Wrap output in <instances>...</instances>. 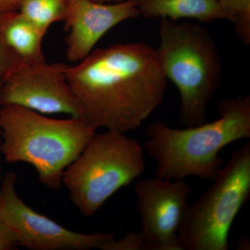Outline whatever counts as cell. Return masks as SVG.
<instances>
[{
	"mask_svg": "<svg viewBox=\"0 0 250 250\" xmlns=\"http://www.w3.org/2000/svg\"><path fill=\"white\" fill-rule=\"evenodd\" d=\"M80 119L95 130L137 129L164 100L166 78L156 49L144 42L92 51L67 68Z\"/></svg>",
	"mask_w": 250,
	"mask_h": 250,
	"instance_id": "1",
	"label": "cell"
},
{
	"mask_svg": "<svg viewBox=\"0 0 250 250\" xmlns=\"http://www.w3.org/2000/svg\"><path fill=\"white\" fill-rule=\"evenodd\" d=\"M220 118L210 123L174 129L156 122L146 129L145 147L156 162L155 176L166 180L188 177L214 181L223 168L221 149L250 139V96L235 97L218 104Z\"/></svg>",
	"mask_w": 250,
	"mask_h": 250,
	"instance_id": "2",
	"label": "cell"
},
{
	"mask_svg": "<svg viewBox=\"0 0 250 250\" xmlns=\"http://www.w3.org/2000/svg\"><path fill=\"white\" fill-rule=\"evenodd\" d=\"M0 127L5 160L30 164L39 182L53 190L62 187L64 170L96 134L82 120L53 119L14 105L0 108Z\"/></svg>",
	"mask_w": 250,
	"mask_h": 250,
	"instance_id": "3",
	"label": "cell"
},
{
	"mask_svg": "<svg viewBox=\"0 0 250 250\" xmlns=\"http://www.w3.org/2000/svg\"><path fill=\"white\" fill-rule=\"evenodd\" d=\"M159 31L156 52L166 78L178 89L179 122L187 127L205 124L208 104L221 85L216 44L200 24L161 18Z\"/></svg>",
	"mask_w": 250,
	"mask_h": 250,
	"instance_id": "4",
	"label": "cell"
},
{
	"mask_svg": "<svg viewBox=\"0 0 250 250\" xmlns=\"http://www.w3.org/2000/svg\"><path fill=\"white\" fill-rule=\"evenodd\" d=\"M145 170L144 153L139 142L125 133L107 130L94 135L64 170L62 184L80 213L92 217Z\"/></svg>",
	"mask_w": 250,
	"mask_h": 250,
	"instance_id": "5",
	"label": "cell"
},
{
	"mask_svg": "<svg viewBox=\"0 0 250 250\" xmlns=\"http://www.w3.org/2000/svg\"><path fill=\"white\" fill-rule=\"evenodd\" d=\"M214 184L188 205L178 235L182 250H228L235 218L250 197V143L238 148Z\"/></svg>",
	"mask_w": 250,
	"mask_h": 250,
	"instance_id": "6",
	"label": "cell"
},
{
	"mask_svg": "<svg viewBox=\"0 0 250 250\" xmlns=\"http://www.w3.org/2000/svg\"><path fill=\"white\" fill-rule=\"evenodd\" d=\"M17 176L5 174L0 185V215L17 238L18 246L32 250H101L112 233L86 234L67 229L28 207L16 190Z\"/></svg>",
	"mask_w": 250,
	"mask_h": 250,
	"instance_id": "7",
	"label": "cell"
},
{
	"mask_svg": "<svg viewBox=\"0 0 250 250\" xmlns=\"http://www.w3.org/2000/svg\"><path fill=\"white\" fill-rule=\"evenodd\" d=\"M68 65L62 62L22 63L0 90V106H22L41 114L65 113L80 119L78 106L67 82Z\"/></svg>",
	"mask_w": 250,
	"mask_h": 250,
	"instance_id": "8",
	"label": "cell"
},
{
	"mask_svg": "<svg viewBox=\"0 0 250 250\" xmlns=\"http://www.w3.org/2000/svg\"><path fill=\"white\" fill-rule=\"evenodd\" d=\"M192 187L182 180L154 177L136 182L141 231L148 250H182L178 235Z\"/></svg>",
	"mask_w": 250,
	"mask_h": 250,
	"instance_id": "9",
	"label": "cell"
},
{
	"mask_svg": "<svg viewBox=\"0 0 250 250\" xmlns=\"http://www.w3.org/2000/svg\"><path fill=\"white\" fill-rule=\"evenodd\" d=\"M141 16L135 0L116 4L92 0H67L65 21L66 57L79 62L93 51L99 41L120 23Z\"/></svg>",
	"mask_w": 250,
	"mask_h": 250,
	"instance_id": "10",
	"label": "cell"
},
{
	"mask_svg": "<svg viewBox=\"0 0 250 250\" xmlns=\"http://www.w3.org/2000/svg\"><path fill=\"white\" fill-rule=\"evenodd\" d=\"M44 34L18 11L0 16V36L24 63L45 62L42 52Z\"/></svg>",
	"mask_w": 250,
	"mask_h": 250,
	"instance_id": "11",
	"label": "cell"
},
{
	"mask_svg": "<svg viewBox=\"0 0 250 250\" xmlns=\"http://www.w3.org/2000/svg\"><path fill=\"white\" fill-rule=\"evenodd\" d=\"M141 16L176 21L193 19L200 22L228 20L218 0H135Z\"/></svg>",
	"mask_w": 250,
	"mask_h": 250,
	"instance_id": "12",
	"label": "cell"
},
{
	"mask_svg": "<svg viewBox=\"0 0 250 250\" xmlns=\"http://www.w3.org/2000/svg\"><path fill=\"white\" fill-rule=\"evenodd\" d=\"M67 0H21L18 11L44 34L54 23L64 21Z\"/></svg>",
	"mask_w": 250,
	"mask_h": 250,
	"instance_id": "13",
	"label": "cell"
},
{
	"mask_svg": "<svg viewBox=\"0 0 250 250\" xmlns=\"http://www.w3.org/2000/svg\"><path fill=\"white\" fill-rule=\"evenodd\" d=\"M233 22L238 39L246 45L250 44V0H218Z\"/></svg>",
	"mask_w": 250,
	"mask_h": 250,
	"instance_id": "14",
	"label": "cell"
},
{
	"mask_svg": "<svg viewBox=\"0 0 250 250\" xmlns=\"http://www.w3.org/2000/svg\"><path fill=\"white\" fill-rule=\"evenodd\" d=\"M101 250H148V248L139 231L127 233L118 241L114 237L104 243Z\"/></svg>",
	"mask_w": 250,
	"mask_h": 250,
	"instance_id": "15",
	"label": "cell"
},
{
	"mask_svg": "<svg viewBox=\"0 0 250 250\" xmlns=\"http://www.w3.org/2000/svg\"><path fill=\"white\" fill-rule=\"evenodd\" d=\"M22 62L0 36V90L9 74Z\"/></svg>",
	"mask_w": 250,
	"mask_h": 250,
	"instance_id": "16",
	"label": "cell"
},
{
	"mask_svg": "<svg viewBox=\"0 0 250 250\" xmlns=\"http://www.w3.org/2000/svg\"><path fill=\"white\" fill-rule=\"evenodd\" d=\"M18 246L17 238L0 215V250H14Z\"/></svg>",
	"mask_w": 250,
	"mask_h": 250,
	"instance_id": "17",
	"label": "cell"
},
{
	"mask_svg": "<svg viewBox=\"0 0 250 250\" xmlns=\"http://www.w3.org/2000/svg\"><path fill=\"white\" fill-rule=\"evenodd\" d=\"M21 0H0V16L18 11Z\"/></svg>",
	"mask_w": 250,
	"mask_h": 250,
	"instance_id": "18",
	"label": "cell"
},
{
	"mask_svg": "<svg viewBox=\"0 0 250 250\" xmlns=\"http://www.w3.org/2000/svg\"><path fill=\"white\" fill-rule=\"evenodd\" d=\"M92 1H96V2L99 3H110L112 1V0H92ZM117 1H125V0H116Z\"/></svg>",
	"mask_w": 250,
	"mask_h": 250,
	"instance_id": "19",
	"label": "cell"
},
{
	"mask_svg": "<svg viewBox=\"0 0 250 250\" xmlns=\"http://www.w3.org/2000/svg\"><path fill=\"white\" fill-rule=\"evenodd\" d=\"M1 143H2V141H1V135H0V154H1ZM1 164H0V185H1V180H2V177H1Z\"/></svg>",
	"mask_w": 250,
	"mask_h": 250,
	"instance_id": "20",
	"label": "cell"
},
{
	"mask_svg": "<svg viewBox=\"0 0 250 250\" xmlns=\"http://www.w3.org/2000/svg\"><path fill=\"white\" fill-rule=\"evenodd\" d=\"M0 135H1V127H0Z\"/></svg>",
	"mask_w": 250,
	"mask_h": 250,
	"instance_id": "21",
	"label": "cell"
}]
</instances>
